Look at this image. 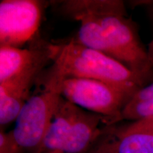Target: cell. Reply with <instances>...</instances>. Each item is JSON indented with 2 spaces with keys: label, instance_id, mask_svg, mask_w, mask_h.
I'll use <instances>...</instances> for the list:
<instances>
[{
  "label": "cell",
  "instance_id": "6da1fadb",
  "mask_svg": "<svg viewBox=\"0 0 153 153\" xmlns=\"http://www.w3.org/2000/svg\"><path fill=\"white\" fill-rule=\"evenodd\" d=\"M60 10L85 13L100 24L108 56L119 61L147 82L153 79V67L148 49L141 43L136 26L127 17L123 1L119 0H69Z\"/></svg>",
  "mask_w": 153,
  "mask_h": 153
},
{
  "label": "cell",
  "instance_id": "7a4b0ae2",
  "mask_svg": "<svg viewBox=\"0 0 153 153\" xmlns=\"http://www.w3.org/2000/svg\"><path fill=\"white\" fill-rule=\"evenodd\" d=\"M51 60L60 65L67 77L99 80L134 95L147 82L119 61L89 48L72 38L65 43H51Z\"/></svg>",
  "mask_w": 153,
  "mask_h": 153
},
{
  "label": "cell",
  "instance_id": "3957f363",
  "mask_svg": "<svg viewBox=\"0 0 153 153\" xmlns=\"http://www.w3.org/2000/svg\"><path fill=\"white\" fill-rule=\"evenodd\" d=\"M66 78L62 68L56 62H53L38 76L11 131L24 151L33 153L39 146L62 97Z\"/></svg>",
  "mask_w": 153,
  "mask_h": 153
},
{
  "label": "cell",
  "instance_id": "277c9868",
  "mask_svg": "<svg viewBox=\"0 0 153 153\" xmlns=\"http://www.w3.org/2000/svg\"><path fill=\"white\" fill-rule=\"evenodd\" d=\"M62 97L79 108L101 115L113 126L121 121L124 108L133 95L99 80L67 77Z\"/></svg>",
  "mask_w": 153,
  "mask_h": 153
},
{
  "label": "cell",
  "instance_id": "5b68a950",
  "mask_svg": "<svg viewBox=\"0 0 153 153\" xmlns=\"http://www.w3.org/2000/svg\"><path fill=\"white\" fill-rule=\"evenodd\" d=\"M37 0H1L0 46L19 48L36 37L44 9Z\"/></svg>",
  "mask_w": 153,
  "mask_h": 153
},
{
  "label": "cell",
  "instance_id": "8992f818",
  "mask_svg": "<svg viewBox=\"0 0 153 153\" xmlns=\"http://www.w3.org/2000/svg\"><path fill=\"white\" fill-rule=\"evenodd\" d=\"M26 48L0 46V83L37 68H45L51 60V43L38 36Z\"/></svg>",
  "mask_w": 153,
  "mask_h": 153
},
{
  "label": "cell",
  "instance_id": "52a82bcc",
  "mask_svg": "<svg viewBox=\"0 0 153 153\" xmlns=\"http://www.w3.org/2000/svg\"><path fill=\"white\" fill-rule=\"evenodd\" d=\"M108 126L102 116L79 108L60 153H88Z\"/></svg>",
  "mask_w": 153,
  "mask_h": 153
},
{
  "label": "cell",
  "instance_id": "ba28073f",
  "mask_svg": "<svg viewBox=\"0 0 153 153\" xmlns=\"http://www.w3.org/2000/svg\"><path fill=\"white\" fill-rule=\"evenodd\" d=\"M45 69L38 68L0 83V124L1 127L16 120L29 98L36 79Z\"/></svg>",
  "mask_w": 153,
  "mask_h": 153
},
{
  "label": "cell",
  "instance_id": "9c48e42d",
  "mask_svg": "<svg viewBox=\"0 0 153 153\" xmlns=\"http://www.w3.org/2000/svg\"><path fill=\"white\" fill-rule=\"evenodd\" d=\"M88 153H153V133H121L108 126Z\"/></svg>",
  "mask_w": 153,
  "mask_h": 153
},
{
  "label": "cell",
  "instance_id": "30bf717a",
  "mask_svg": "<svg viewBox=\"0 0 153 153\" xmlns=\"http://www.w3.org/2000/svg\"><path fill=\"white\" fill-rule=\"evenodd\" d=\"M79 108L61 97L47 131L33 153H60Z\"/></svg>",
  "mask_w": 153,
  "mask_h": 153
},
{
  "label": "cell",
  "instance_id": "8fae6325",
  "mask_svg": "<svg viewBox=\"0 0 153 153\" xmlns=\"http://www.w3.org/2000/svg\"><path fill=\"white\" fill-rule=\"evenodd\" d=\"M153 116V82L139 89L130 99L122 113V120L131 121Z\"/></svg>",
  "mask_w": 153,
  "mask_h": 153
},
{
  "label": "cell",
  "instance_id": "7c38bea8",
  "mask_svg": "<svg viewBox=\"0 0 153 153\" xmlns=\"http://www.w3.org/2000/svg\"><path fill=\"white\" fill-rule=\"evenodd\" d=\"M23 149L17 143L12 131L0 133V153H22Z\"/></svg>",
  "mask_w": 153,
  "mask_h": 153
},
{
  "label": "cell",
  "instance_id": "4fadbf2b",
  "mask_svg": "<svg viewBox=\"0 0 153 153\" xmlns=\"http://www.w3.org/2000/svg\"><path fill=\"white\" fill-rule=\"evenodd\" d=\"M117 129L121 133H135V132L153 133V116L145 119L132 122Z\"/></svg>",
  "mask_w": 153,
  "mask_h": 153
},
{
  "label": "cell",
  "instance_id": "5bb4252c",
  "mask_svg": "<svg viewBox=\"0 0 153 153\" xmlns=\"http://www.w3.org/2000/svg\"><path fill=\"white\" fill-rule=\"evenodd\" d=\"M148 53L149 60H150L151 65L153 67V40L148 44Z\"/></svg>",
  "mask_w": 153,
  "mask_h": 153
},
{
  "label": "cell",
  "instance_id": "9a60e30c",
  "mask_svg": "<svg viewBox=\"0 0 153 153\" xmlns=\"http://www.w3.org/2000/svg\"><path fill=\"white\" fill-rule=\"evenodd\" d=\"M152 14L153 15V7H152Z\"/></svg>",
  "mask_w": 153,
  "mask_h": 153
}]
</instances>
